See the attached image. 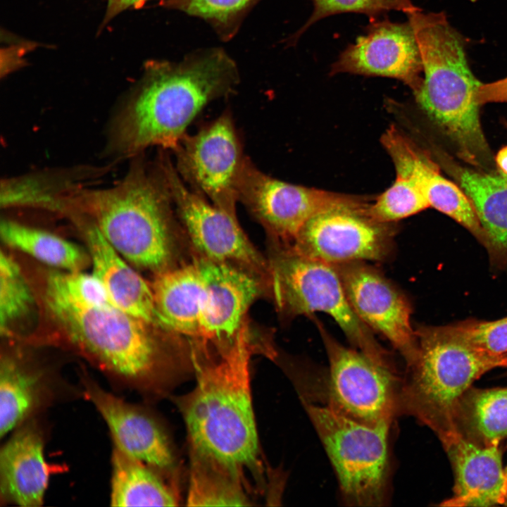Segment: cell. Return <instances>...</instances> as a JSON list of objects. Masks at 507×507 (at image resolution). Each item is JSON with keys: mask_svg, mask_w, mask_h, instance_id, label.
<instances>
[{"mask_svg": "<svg viewBox=\"0 0 507 507\" xmlns=\"http://www.w3.org/2000/svg\"><path fill=\"white\" fill-rule=\"evenodd\" d=\"M239 75L220 49L180 62L147 63L137 90L113 127V149L135 156L150 146L173 150L189 125L211 101L230 94Z\"/></svg>", "mask_w": 507, "mask_h": 507, "instance_id": "obj_1", "label": "cell"}, {"mask_svg": "<svg viewBox=\"0 0 507 507\" xmlns=\"http://www.w3.org/2000/svg\"><path fill=\"white\" fill-rule=\"evenodd\" d=\"M62 211L84 215L128 262L163 268L171 256V193L157 160L141 158L116 185L106 189L69 186L58 194Z\"/></svg>", "mask_w": 507, "mask_h": 507, "instance_id": "obj_2", "label": "cell"}, {"mask_svg": "<svg viewBox=\"0 0 507 507\" xmlns=\"http://www.w3.org/2000/svg\"><path fill=\"white\" fill-rule=\"evenodd\" d=\"M254 349L243 325L218 361L197 366L196 385L180 404L192 451L241 472L260 462L249 371Z\"/></svg>", "mask_w": 507, "mask_h": 507, "instance_id": "obj_3", "label": "cell"}, {"mask_svg": "<svg viewBox=\"0 0 507 507\" xmlns=\"http://www.w3.org/2000/svg\"><path fill=\"white\" fill-rule=\"evenodd\" d=\"M407 15L424 74L416 100L463 154L475 159L487 149L475 99L481 82L468 66L463 41L442 12L425 13L418 8Z\"/></svg>", "mask_w": 507, "mask_h": 507, "instance_id": "obj_4", "label": "cell"}, {"mask_svg": "<svg viewBox=\"0 0 507 507\" xmlns=\"http://www.w3.org/2000/svg\"><path fill=\"white\" fill-rule=\"evenodd\" d=\"M44 300L70 343L99 368L135 389H158L160 351L146 323L113 305L80 304L46 282Z\"/></svg>", "mask_w": 507, "mask_h": 507, "instance_id": "obj_5", "label": "cell"}, {"mask_svg": "<svg viewBox=\"0 0 507 507\" xmlns=\"http://www.w3.org/2000/svg\"><path fill=\"white\" fill-rule=\"evenodd\" d=\"M418 356L401 378L399 414L415 418L442 442L456 432V406L473 382L497 367H507V355L478 349L445 326L416 330Z\"/></svg>", "mask_w": 507, "mask_h": 507, "instance_id": "obj_6", "label": "cell"}, {"mask_svg": "<svg viewBox=\"0 0 507 507\" xmlns=\"http://www.w3.org/2000/svg\"><path fill=\"white\" fill-rule=\"evenodd\" d=\"M302 401L335 471L344 501L353 506L385 505L392 423L369 425L327 405Z\"/></svg>", "mask_w": 507, "mask_h": 507, "instance_id": "obj_7", "label": "cell"}, {"mask_svg": "<svg viewBox=\"0 0 507 507\" xmlns=\"http://www.w3.org/2000/svg\"><path fill=\"white\" fill-rule=\"evenodd\" d=\"M270 269L274 296L281 310L290 315L327 314L356 349L395 368L388 351L353 311L334 265L289 248L275 256Z\"/></svg>", "mask_w": 507, "mask_h": 507, "instance_id": "obj_8", "label": "cell"}, {"mask_svg": "<svg viewBox=\"0 0 507 507\" xmlns=\"http://www.w3.org/2000/svg\"><path fill=\"white\" fill-rule=\"evenodd\" d=\"M370 200L357 196L318 211L304 224L290 248L331 265L387 259L393 250L396 223L376 218Z\"/></svg>", "mask_w": 507, "mask_h": 507, "instance_id": "obj_9", "label": "cell"}, {"mask_svg": "<svg viewBox=\"0 0 507 507\" xmlns=\"http://www.w3.org/2000/svg\"><path fill=\"white\" fill-rule=\"evenodd\" d=\"M329 370L323 398L335 411L369 425L392 423L399 414L401 378L395 368L340 344L314 318Z\"/></svg>", "mask_w": 507, "mask_h": 507, "instance_id": "obj_10", "label": "cell"}, {"mask_svg": "<svg viewBox=\"0 0 507 507\" xmlns=\"http://www.w3.org/2000/svg\"><path fill=\"white\" fill-rule=\"evenodd\" d=\"M175 168L194 192L236 216L238 187L246 159L230 111L186 134L172 150Z\"/></svg>", "mask_w": 507, "mask_h": 507, "instance_id": "obj_11", "label": "cell"}, {"mask_svg": "<svg viewBox=\"0 0 507 507\" xmlns=\"http://www.w3.org/2000/svg\"><path fill=\"white\" fill-rule=\"evenodd\" d=\"M356 196L280 180L262 172L248 157L238 187V201L271 233L292 242L318 211Z\"/></svg>", "mask_w": 507, "mask_h": 507, "instance_id": "obj_12", "label": "cell"}, {"mask_svg": "<svg viewBox=\"0 0 507 507\" xmlns=\"http://www.w3.org/2000/svg\"><path fill=\"white\" fill-rule=\"evenodd\" d=\"M158 161L165 176L175 210L194 246L208 258L237 261L254 268L264 263L240 227L237 216L192 191L179 176L165 152Z\"/></svg>", "mask_w": 507, "mask_h": 507, "instance_id": "obj_13", "label": "cell"}, {"mask_svg": "<svg viewBox=\"0 0 507 507\" xmlns=\"http://www.w3.org/2000/svg\"><path fill=\"white\" fill-rule=\"evenodd\" d=\"M358 318L385 337L412 365L418 356V341L411 323V308L405 295L365 261L332 265Z\"/></svg>", "mask_w": 507, "mask_h": 507, "instance_id": "obj_14", "label": "cell"}, {"mask_svg": "<svg viewBox=\"0 0 507 507\" xmlns=\"http://www.w3.org/2000/svg\"><path fill=\"white\" fill-rule=\"evenodd\" d=\"M366 35L349 45L332 65L330 74L350 73L394 78L414 94L422 85L423 65L409 22H373Z\"/></svg>", "mask_w": 507, "mask_h": 507, "instance_id": "obj_15", "label": "cell"}, {"mask_svg": "<svg viewBox=\"0 0 507 507\" xmlns=\"http://www.w3.org/2000/svg\"><path fill=\"white\" fill-rule=\"evenodd\" d=\"M81 379L84 396L106 422L113 446L155 469L173 467L174 457L168 439L152 417L102 389L90 377Z\"/></svg>", "mask_w": 507, "mask_h": 507, "instance_id": "obj_16", "label": "cell"}, {"mask_svg": "<svg viewBox=\"0 0 507 507\" xmlns=\"http://www.w3.org/2000/svg\"><path fill=\"white\" fill-rule=\"evenodd\" d=\"M381 142L393 161L396 174L413 180L430 206L455 220L486 246L487 237L471 201L465 192L439 174L425 152L394 125L382 134Z\"/></svg>", "mask_w": 507, "mask_h": 507, "instance_id": "obj_17", "label": "cell"}, {"mask_svg": "<svg viewBox=\"0 0 507 507\" xmlns=\"http://www.w3.org/2000/svg\"><path fill=\"white\" fill-rule=\"evenodd\" d=\"M196 263L204 287L200 336L232 337L259 293L258 282L227 262L205 258Z\"/></svg>", "mask_w": 507, "mask_h": 507, "instance_id": "obj_18", "label": "cell"}, {"mask_svg": "<svg viewBox=\"0 0 507 507\" xmlns=\"http://www.w3.org/2000/svg\"><path fill=\"white\" fill-rule=\"evenodd\" d=\"M443 444L456 480L453 496L441 506L482 507L507 503V477L499 445L480 446L457 432Z\"/></svg>", "mask_w": 507, "mask_h": 507, "instance_id": "obj_19", "label": "cell"}, {"mask_svg": "<svg viewBox=\"0 0 507 507\" xmlns=\"http://www.w3.org/2000/svg\"><path fill=\"white\" fill-rule=\"evenodd\" d=\"M13 432L0 451L1 501L39 506L51 469L45 460L42 432L32 419Z\"/></svg>", "mask_w": 507, "mask_h": 507, "instance_id": "obj_20", "label": "cell"}, {"mask_svg": "<svg viewBox=\"0 0 507 507\" xmlns=\"http://www.w3.org/2000/svg\"><path fill=\"white\" fill-rule=\"evenodd\" d=\"M85 237L93 273L104 284L111 303L146 324L156 323L151 285L141 277L89 221Z\"/></svg>", "mask_w": 507, "mask_h": 507, "instance_id": "obj_21", "label": "cell"}, {"mask_svg": "<svg viewBox=\"0 0 507 507\" xmlns=\"http://www.w3.org/2000/svg\"><path fill=\"white\" fill-rule=\"evenodd\" d=\"M156 324L189 336H200L204 287L196 263L160 272L154 280Z\"/></svg>", "mask_w": 507, "mask_h": 507, "instance_id": "obj_22", "label": "cell"}, {"mask_svg": "<svg viewBox=\"0 0 507 507\" xmlns=\"http://www.w3.org/2000/svg\"><path fill=\"white\" fill-rule=\"evenodd\" d=\"M49 377L11 355L0 363V436L13 432L46 403L51 396Z\"/></svg>", "mask_w": 507, "mask_h": 507, "instance_id": "obj_23", "label": "cell"}, {"mask_svg": "<svg viewBox=\"0 0 507 507\" xmlns=\"http://www.w3.org/2000/svg\"><path fill=\"white\" fill-rule=\"evenodd\" d=\"M456 175L485 232V247L497 259L507 261V176L464 169Z\"/></svg>", "mask_w": 507, "mask_h": 507, "instance_id": "obj_24", "label": "cell"}, {"mask_svg": "<svg viewBox=\"0 0 507 507\" xmlns=\"http://www.w3.org/2000/svg\"><path fill=\"white\" fill-rule=\"evenodd\" d=\"M110 503L112 506H174L173 490L155 468L113 446Z\"/></svg>", "mask_w": 507, "mask_h": 507, "instance_id": "obj_25", "label": "cell"}, {"mask_svg": "<svg viewBox=\"0 0 507 507\" xmlns=\"http://www.w3.org/2000/svg\"><path fill=\"white\" fill-rule=\"evenodd\" d=\"M453 425L457 433L478 445H499L507 437V387L470 388L456 406Z\"/></svg>", "mask_w": 507, "mask_h": 507, "instance_id": "obj_26", "label": "cell"}, {"mask_svg": "<svg viewBox=\"0 0 507 507\" xmlns=\"http://www.w3.org/2000/svg\"><path fill=\"white\" fill-rule=\"evenodd\" d=\"M187 501L192 506L249 505L241 472L194 451H192Z\"/></svg>", "mask_w": 507, "mask_h": 507, "instance_id": "obj_27", "label": "cell"}, {"mask_svg": "<svg viewBox=\"0 0 507 507\" xmlns=\"http://www.w3.org/2000/svg\"><path fill=\"white\" fill-rule=\"evenodd\" d=\"M0 234L6 246L65 271L82 270L91 262L89 254L76 244L13 220H2Z\"/></svg>", "mask_w": 507, "mask_h": 507, "instance_id": "obj_28", "label": "cell"}, {"mask_svg": "<svg viewBox=\"0 0 507 507\" xmlns=\"http://www.w3.org/2000/svg\"><path fill=\"white\" fill-rule=\"evenodd\" d=\"M34 298L21 269L4 251L0 254V332L7 335L11 325L26 315Z\"/></svg>", "mask_w": 507, "mask_h": 507, "instance_id": "obj_29", "label": "cell"}, {"mask_svg": "<svg viewBox=\"0 0 507 507\" xmlns=\"http://www.w3.org/2000/svg\"><path fill=\"white\" fill-rule=\"evenodd\" d=\"M427 207L429 203L419 186L411 178L396 174L394 183L376 198L370 208L378 220L396 223Z\"/></svg>", "mask_w": 507, "mask_h": 507, "instance_id": "obj_30", "label": "cell"}, {"mask_svg": "<svg viewBox=\"0 0 507 507\" xmlns=\"http://www.w3.org/2000/svg\"><path fill=\"white\" fill-rule=\"evenodd\" d=\"M256 0H164L163 4L201 18L220 31L231 30Z\"/></svg>", "mask_w": 507, "mask_h": 507, "instance_id": "obj_31", "label": "cell"}, {"mask_svg": "<svg viewBox=\"0 0 507 507\" xmlns=\"http://www.w3.org/2000/svg\"><path fill=\"white\" fill-rule=\"evenodd\" d=\"M46 282L80 304L87 306L113 305L104 284L93 273L52 271L47 275Z\"/></svg>", "mask_w": 507, "mask_h": 507, "instance_id": "obj_32", "label": "cell"}, {"mask_svg": "<svg viewBox=\"0 0 507 507\" xmlns=\"http://www.w3.org/2000/svg\"><path fill=\"white\" fill-rule=\"evenodd\" d=\"M313 6L312 14L296 34V38L319 20L336 13H359L373 18L390 11L408 14L419 8L411 0H313Z\"/></svg>", "mask_w": 507, "mask_h": 507, "instance_id": "obj_33", "label": "cell"}, {"mask_svg": "<svg viewBox=\"0 0 507 507\" xmlns=\"http://www.w3.org/2000/svg\"><path fill=\"white\" fill-rule=\"evenodd\" d=\"M445 327L478 349L494 354L507 353V316L494 321H465Z\"/></svg>", "mask_w": 507, "mask_h": 507, "instance_id": "obj_34", "label": "cell"}, {"mask_svg": "<svg viewBox=\"0 0 507 507\" xmlns=\"http://www.w3.org/2000/svg\"><path fill=\"white\" fill-rule=\"evenodd\" d=\"M475 99L479 105L507 101V77L492 83H481L477 89Z\"/></svg>", "mask_w": 507, "mask_h": 507, "instance_id": "obj_35", "label": "cell"}, {"mask_svg": "<svg viewBox=\"0 0 507 507\" xmlns=\"http://www.w3.org/2000/svg\"><path fill=\"white\" fill-rule=\"evenodd\" d=\"M149 0H108L104 23H106L123 11L140 6Z\"/></svg>", "mask_w": 507, "mask_h": 507, "instance_id": "obj_36", "label": "cell"}, {"mask_svg": "<svg viewBox=\"0 0 507 507\" xmlns=\"http://www.w3.org/2000/svg\"><path fill=\"white\" fill-rule=\"evenodd\" d=\"M496 161L503 174L507 176V146L501 149L496 155Z\"/></svg>", "mask_w": 507, "mask_h": 507, "instance_id": "obj_37", "label": "cell"}, {"mask_svg": "<svg viewBox=\"0 0 507 507\" xmlns=\"http://www.w3.org/2000/svg\"><path fill=\"white\" fill-rule=\"evenodd\" d=\"M505 472H506V477H507V466H506V468H505Z\"/></svg>", "mask_w": 507, "mask_h": 507, "instance_id": "obj_38", "label": "cell"}]
</instances>
